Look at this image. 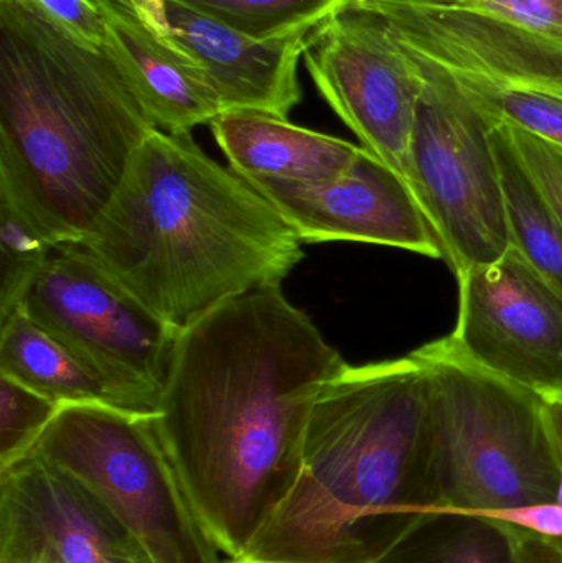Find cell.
Here are the masks:
<instances>
[{
  "mask_svg": "<svg viewBox=\"0 0 562 563\" xmlns=\"http://www.w3.org/2000/svg\"><path fill=\"white\" fill-rule=\"evenodd\" d=\"M53 253L38 228L0 194V321L19 310Z\"/></svg>",
  "mask_w": 562,
  "mask_h": 563,
  "instance_id": "cell-21",
  "label": "cell"
},
{
  "mask_svg": "<svg viewBox=\"0 0 562 563\" xmlns=\"http://www.w3.org/2000/svg\"><path fill=\"white\" fill-rule=\"evenodd\" d=\"M412 59L425 86L408 184L458 276L514 246L500 165L484 114L444 73Z\"/></svg>",
  "mask_w": 562,
  "mask_h": 563,
  "instance_id": "cell-7",
  "label": "cell"
},
{
  "mask_svg": "<svg viewBox=\"0 0 562 563\" xmlns=\"http://www.w3.org/2000/svg\"><path fill=\"white\" fill-rule=\"evenodd\" d=\"M510 528L517 563H562V539L548 538L514 525Z\"/></svg>",
  "mask_w": 562,
  "mask_h": 563,
  "instance_id": "cell-25",
  "label": "cell"
},
{
  "mask_svg": "<svg viewBox=\"0 0 562 563\" xmlns=\"http://www.w3.org/2000/svg\"><path fill=\"white\" fill-rule=\"evenodd\" d=\"M152 25L197 63L224 112L287 119L302 99L297 69L312 32L256 38L181 0H164Z\"/></svg>",
  "mask_w": 562,
  "mask_h": 563,
  "instance_id": "cell-13",
  "label": "cell"
},
{
  "mask_svg": "<svg viewBox=\"0 0 562 563\" xmlns=\"http://www.w3.org/2000/svg\"><path fill=\"white\" fill-rule=\"evenodd\" d=\"M218 147L246 180L327 184L345 175L363 147L261 111L221 112L210 122Z\"/></svg>",
  "mask_w": 562,
  "mask_h": 563,
  "instance_id": "cell-15",
  "label": "cell"
},
{
  "mask_svg": "<svg viewBox=\"0 0 562 563\" xmlns=\"http://www.w3.org/2000/svg\"><path fill=\"white\" fill-rule=\"evenodd\" d=\"M488 119L502 129L515 154L530 174L531 180L540 188L544 200L562 224V147L517 125L494 118Z\"/></svg>",
  "mask_w": 562,
  "mask_h": 563,
  "instance_id": "cell-24",
  "label": "cell"
},
{
  "mask_svg": "<svg viewBox=\"0 0 562 563\" xmlns=\"http://www.w3.org/2000/svg\"><path fill=\"white\" fill-rule=\"evenodd\" d=\"M32 452L88 486L152 563H224L154 416L109 404H63Z\"/></svg>",
  "mask_w": 562,
  "mask_h": 563,
  "instance_id": "cell-6",
  "label": "cell"
},
{
  "mask_svg": "<svg viewBox=\"0 0 562 563\" xmlns=\"http://www.w3.org/2000/svg\"><path fill=\"white\" fill-rule=\"evenodd\" d=\"M346 364L280 284L178 331L154 423L224 562L286 501L313 406Z\"/></svg>",
  "mask_w": 562,
  "mask_h": 563,
  "instance_id": "cell-1",
  "label": "cell"
},
{
  "mask_svg": "<svg viewBox=\"0 0 562 563\" xmlns=\"http://www.w3.org/2000/svg\"><path fill=\"white\" fill-rule=\"evenodd\" d=\"M455 330L438 341L448 353L524 387L562 399V297L511 246L500 260L458 274Z\"/></svg>",
  "mask_w": 562,
  "mask_h": 563,
  "instance_id": "cell-9",
  "label": "cell"
},
{
  "mask_svg": "<svg viewBox=\"0 0 562 563\" xmlns=\"http://www.w3.org/2000/svg\"><path fill=\"white\" fill-rule=\"evenodd\" d=\"M154 129L106 46L0 0V194L55 250L91 230Z\"/></svg>",
  "mask_w": 562,
  "mask_h": 563,
  "instance_id": "cell-4",
  "label": "cell"
},
{
  "mask_svg": "<svg viewBox=\"0 0 562 563\" xmlns=\"http://www.w3.org/2000/svg\"><path fill=\"white\" fill-rule=\"evenodd\" d=\"M431 374L432 515L495 518L557 503L560 462L547 400L448 353L412 351Z\"/></svg>",
  "mask_w": 562,
  "mask_h": 563,
  "instance_id": "cell-5",
  "label": "cell"
},
{
  "mask_svg": "<svg viewBox=\"0 0 562 563\" xmlns=\"http://www.w3.org/2000/svg\"><path fill=\"white\" fill-rule=\"evenodd\" d=\"M436 10H462L505 20L562 40V0H389Z\"/></svg>",
  "mask_w": 562,
  "mask_h": 563,
  "instance_id": "cell-23",
  "label": "cell"
},
{
  "mask_svg": "<svg viewBox=\"0 0 562 563\" xmlns=\"http://www.w3.org/2000/svg\"><path fill=\"white\" fill-rule=\"evenodd\" d=\"M500 165L514 246L562 297V224L502 129L484 115Z\"/></svg>",
  "mask_w": 562,
  "mask_h": 563,
  "instance_id": "cell-17",
  "label": "cell"
},
{
  "mask_svg": "<svg viewBox=\"0 0 562 563\" xmlns=\"http://www.w3.org/2000/svg\"><path fill=\"white\" fill-rule=\"evenodd\" d=\"M172 327L231 298L283 284L306 257L279 211L187 134L154 129L108 207L78 243Z\"/></svg>",
  "mask_w": 562,
  "mask_h": 563,
  "instance_id": "cell-3",
  "label": "cell"
},
{
  "mask_svg": "<svg viewBox=\"0 0 562 563\" xmlns=\"http://www.w3.org/2000/svg\"><path fill=\"white\" fill-rule=\"evenodd\" d=\"M228 25L256 36L277 38L297 32H313L350 0H181Z\"/></svg>",
  "mask_w": 562,
  "mask_h": 563,
  "instance_id": "cell-20",
  "label": "cell"
},
{
  "mask_svg": "<svg viewBox=\"0 0 562 563\" xmlns=\"http://www.w3.org/2000/svg\"><path fill=\"white\" fill-rule=\"evenodd\" d=\"M396 558L409 563H517L510 525L481 515L436 516Z\"/></svg>",
  "mask_w": 562,
  "mask_h": 563,
  "instance_id": "cell-18",
  "label": "cell"
},
{
  "mask_svg": "<svg viewBox=\"0 0 562 563\" xmlns=\"http://www.w3.org/2000/svg\"><path fill=\"white\" fill-rule=\"evenodd\" d=\"M0 376L58 404L114 406L108 387L71 350L22 308L0 321Z\"/></svg>",
  "mask_w": 562,
  "mask_h": 563,
  "instance_id": "cell-16",
  "label": "cell"
},
{
  "mask_svg": "<svg viewBox=\"0 0 562 563\" xmlns=\"http://www.w3.org/2000/svg\"><path fill=\"white\" fill-rule=\"evenodd\" d=\"M247 181L279 211L300 243L376 244L444 260L405 178L365 148L345 175L327 184Z\"/></svg>",
  "mask_w": 562,
  "mask_h": 563,
  "instance_id": "cell-12",
  "label": "cell"
},
{
  "mask_svg": "<svg viewBox=\"0 0 562 563\" xmlns=\"http://www.w3.org/2000/svg\"><path fill=\"white\" fill-rule=\"evenodd\" d=\"M104 46L121 66L155 128L187 134L224 112L194 59L172 45L132 0H95Z\"/></svg>",
  "mask_w": 562,
  "mask_h": 563,
  "instance_id": "cell-14",
  "label": "cell"
},
{
  "mask_svg": "<svg viewBox=\"0 0 562 563\" xmlns=\"http://www.w3.org/2000/svg\"><path fill=\"white\" fill-rule=\"evenodd\" d=\"M20 308L98 374L115 407L154 416L178 328L69 244L56 247Z\"/></svg>",
  "mask_w": 562,
  "mask_h": 563,
  "instance_id": "cell-8",
  "label": "cell"
},
{
  "mask_svg": "<svg viewBox=\"0 0 562 563\" xmlns=\"http://www.w3.org/2000/svg\"><path fill=\"white\" fill-rule=\"evenodd\" d=\"M548 419H550L551 433L557 446L558 462H560L561 485L558 492L557 505L562 506V399L547 400Z\"/></svg>",
  "mask_w": 562,
  "mask_h": 563,
  "instance_id": "cell-26",
  "label": "cell"
},
{
  "mask_svg": "<svg viewBox=\"0 0 562 563\" xmlns=\"http://www.w3.org/2000/svg\"><path fill=\"white\" fill-rule=\"evenodd\" d=\"M62 404L0 376V468L32 452Z\"/></svg>",
  "mask_w": 562,
  "mask_h": 563,
  "instance_id": "cell-22",
  "label": "cell"
},
{
  "mask_svg": "<svg viewBox=\"0 0 562 563\" xmlns=\"http://www.w3.org/2000/svg\"><path fill=\"white\" fill-rule=\"evenodd\" d=\"M431 374L415 353L350 366L310 416L299 478L246 554L224 563H392L436 518Z\"/></svg>",
  "mask_w": 562,
  "mask_h": 563,
  "instance_id": "cell-2",
  "label": "cell"
},
{
  "mask_svg": "<svg viewBox=\"0 0 562 563\" xmlns=\"http://www.w3.org/2000/svg\"><path fill=\"white\" fill-rule=\"evenodd\" d=\"M304 62L327 104L362 147L408 184L425 86L418 63L370 13L350 5L310 33Z\"/></svg>",
  "mask_w": 562,
  "mask_h": 563,
  "instance_id": "cell-10",
  "label": "cell"
},
{
  "mask_svg": "<svg viewBox=\"0 0 562 563\" xmlns=\"http://www.w3.org/2000/svg\"><path fill=\"white\" fill-rule=\"evenodd\" d=\"M0 563H152L111 509L38 453L0 468Z\"/></svg>",
  "mask_w": 562,
  "mask_h": 563,
  "instance_id": "cell-11",
  "label": "cell"
},
{
  "mask_svg": "<svg viewBox=\"0 0 562 563\" xmlns=\"http://www.w3.org/2000/svg\"><path fill=\"white\" fill-rule=\"evenodd\" d=\"M436 69L444 73L459 91L488 118L517 125L562 147L561 92L514 85L467 69Z\"/></svg>",
  "mask_w": 562,
  "mask_h": 563,
  "instance_id": "cell-19",
  "label": "cell"
}]
</instances>
